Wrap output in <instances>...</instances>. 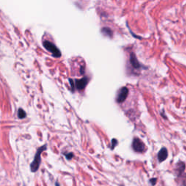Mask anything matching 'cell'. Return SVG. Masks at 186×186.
Wrapping results in <instances>:
<instances>
[{"label": "cell", "mask_w": 186, "mask_h": 186, "mask_svg": "<svg viewBox=\"0 0 186 186\" xmlns=\"http://www.w3.org/2000/svg\"><path fill=\"white\" fill-rule=\"evenodd\" d=\"M111 143H112L111 148L113 149V148H114L115 146H116V145H117V140H116V139H113V140H112V142H111Z\"/></svg>", "instance_id": "5bb4252c"}, {"label": "cell", "mask_w": 186, "mask_h": 186, "mask_svg": "<svg viewBox=\"0 0 186 186\" xmlns=\"http://www.w3.org/2000/svg\"><path fill=\"white\" fill-rule=\"evenodd\" d=\"M74 82L76 88L79 89V90H82V89L85 88L87 83H88V78L84 77V78L81 79H76Z\"/></svg>", "instance_id": "5b68a950"}, {"label": "cell", "mask_w": 186, "mask_h": 186, "mask_svg": "<svg viewBox=\"0 0 186 186\" xmlns=\"http://www.w3.org/2000/svg\"><path fill=\"white\" fill-rule=\"evenodd\" d=\"M46 149V145H44L42 147L39 148L37 149V153H36L35 156H34V161L31 164V170L32 172H36L39 170V166L41 164V154L43 151H44Z\"/></svg>", "instance_id": "6da1fadb"}, {"label": "cell", "mask_w": 186, "mask_h": 186, "mask_svg": "<svg viewBox=\"0 0 186 186\" xmlns=\"http://www.w3.org/2000/svg\"><path fill=\"white\" fill-rule=\"evenodd\" d=\"M132 148H133L135 152L142 153L146 150V146H145L144 143L142 142L141 140L135 137V138L133 139V141H132Z\"/></svg>", "instance_id": "3957f363"}, {"label": "cell", "mask_w": 186, "mask_h": 186, "mask_svg": "<svg viewBox=\"0 0 186 186\" xmlns=\"http://www.w3.org/2000/svg\"><path fill=\"white\" fill-rule=\"evenodd\" d=\"M128 93H129V90L127 87H124L120 89V91L118 92V96L116 98V102L118 103H123L124 101L127 99V95H128Z\"/></svg>", "instance_id": "277c9868"}, {"label": "cell", "mask_w": 186, "mask_h": 186, "mask_svg": "<svg viewBox=\"0 0 186 186\" xmlns=\"http://www.w3.org/2000/svg\"><path fill=\"white\" fill-rule=\"evenodd\" d=\"M185 169V163L182 162V161H180V162H178V164H177V166H176V172H177V175H181V174L184 173Z\"/></svg>", "instance_id": "ba28073f"}, {"label": "cell", "mask_w": 186, "mask_h": 186, "mask_svg": "<svg viewBox=\"0 0 186 186\" xmlns=\"http://www.w3.org/2000/svg\"><path fill=\"white\" fill-rule=\"evenodd\" d=\"M69 82H70V87H71V90L73 91H74V82H74V80H72L71 79H69Z\"/></svg>", "instance_id": "4fadbf2b"}, {"label": "cell", "mask_w": 186, "mask_h": 186, "mask_svg": "<svg viewBox=\"0 0 186 186\" xmlns=\"http://www.w3.org/2000/svg\"><path fill=\"white\" fill-rule=\"evenodd\" d=\"M63 155H65V157H66V158L68 160H70L72 158L74 157V154H73V153H68V154H63Z\"/></svg>", "instance_id": "7c38bea8"}, {"label": "cell", "mask_w": 186, "mask_h": 186, "mask_svg": "<svg viewBox=\"0 0 186 186\" xmlns=\"http://www.w3.org/2000/svg\"><path fill=\"white\" fill-rule=\"evenodd\" d=\"M43 45H44V48H45L46 50L50 52L53 55V56L56 57V58H60V57L61 56V53L60 50L58 49V48L56 47V46L52 42H49V41H44V43H43Z\"/></svg>", "instance_id": "7a4b0ae2"}, {"label": "cell", "mask_w": 186, "mask_h": 186, "mask_svg": "<svg viewBox=\"0 0 186 186\" xmlns=\"http://www.w3.org/2000/svg\"><path fill=\"white\" fill-rule=\"evenodd\" d=\"M102 32H103V34H104L106 36H108V37H111V36H112V32H111V29H110V28H103Z\"/></svg>", "instance_id": "8fae6325"}, {"label": "cell", "mask_w": 186, "mask_h": 186, "mask_svg": "<svg viewBox=\"0 0 186 186\" xmlns=\"http://www.w3.org/2000/svg\"><path fill=\"white\" fill-rule=\"evenodd\" d=\"M18 115L19 118H24L26 117V113L25 111L22 109V108H19Z\"/></svg>", "instance_id": "30bf717a"}, {"label": "cell", "mask_w": 186, "mask_h": 186, "mask_svg": "<svg viewBox=\"0 0 186 186\" xmlns=\"http://www.w3.org/2000/svg\"><path fill=\"white\" fill-rule=\"evenodd\" d=\"M130 63L131 65H132L134 68H136V69H138V68H140V64L137 61V59L136 58V57L135 56L134 53H132L130 56Z\"/></svg>", "instance_id": "52a82bcc"}, {"label": "cell", "mask_w": 186, "mask_h": 186, "mask_svg": "<svg viewBox=\"0 0 186 186\" xmlns=\"http://www.w3.org/2000/svg\"><path fill=\"white\" fill-rule=\"evenodd\" d=\"M156 181H157V179H156V178H153V179H151V180H150V182H151L152 185H156Z\"/></svg>", "instance_id": "9a60e30c"}, {"label": "cell", "mask_w": 186, "mask_h": 186, "mask_svg": "<svg viewBox=\"0 0 186 186\" xmlns=\"http://www.w3.org/2000/svg\"><path fill=\"white\" fill-rule=\"evenodd\" d=\"M58 182H56V186H60V185H59V184H58Z\"/></svg>", "instance_id": "2e32d148"}, {"label": "cell", "mask_w": 186, "mask_h": 186, "mask_svg": "<svg viewBox=\"0 0 186 186\" xmlns=\"http://www.w3.org/2000/svg\"><path fill=\"white\" fill-rule=\"evenodd\" d=\"M179 186H186V174L182 173L177 175Z\"/></svg>", "instance_id": "9c48e42d"}, {"label": "cell", "mask_w": 186, "mask_h": 186, "mask_svg": "<svg viewBox=\"0 0 186 186\" xmlns=\"http://www.w3.org/2000/svg\"><path fill=\"white\" fill-rule=\"evenodd\" d=\"M168 157V151L166 148H162L158 154V159L159 162H163Z\"/></svg>", "instance_id": "8992f818"}]
</instances>
